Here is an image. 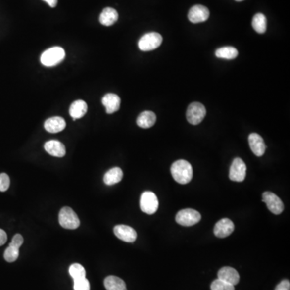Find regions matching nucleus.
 <instances>
[{
  "mask_svg": "<svg viewBox=\"0 0 290 290\" xmlns=\"http://www.w3.org/2000/svg\"><path fill=\"white\" fill-rule=\"evenodd\" d=\"M247 166L241 158H236L230 169L229 178L233 182H242L246 178Z\"/></svg>",
  "mask_w": 290,
  "mask_h": 290,
  "instance_id": "obj_8",
  "label": "nucleus"
},
{
  "mask_svg": "<svg viewBox=\"0 0 290 290\" xmlns=\"http://www.w3.org/2000/svg\"><path fill=\"white\" fill-rule=\"evenodd\" d=\"M20 248L15 247L13 245H9V247L6 249L4 252V259L7 262H14L17 260L20 255Z\"/></svg>",
  "mask_w": 290,
  "mask_h": 290,
  "instance_id": "obj_26",
  "label": "nucleus"
},
{
  "mask_svg": "<svg viewBox=\"0 0 290 290\" xmlns=\"http://www.w3.org/2000/svg\"><path fill=\"white\" fill-rule=\"evenodd\" d=\"M65 52L61 47H52L46 50L41 56V62L47 67H52L58 65L65 59Z\"/></svg>",
  "mask_w": 290,
  "mask_h": 290,
  "instance_id": "obj_2",
  "label": "nucleus"
},
{
  "mask_svg": "<svg viewBox=\"0 0 290 290\" xmlns=\"http://www.w3.org/2000/svg\"><path fill=\"white\" fill-rule=\"evenodd\" d=\"M170 171L173 179L179 184H187L193 178V169L187 160H177L172 165Z\"/></svg>",
  "mask_w": 290,
  "mask_h": 290,
  "instance_id": "obj_1",
  "label": "nucleus"
},
{
  "mask_svg": "<svg viewBox=\"0 0 290 290\" xmlns=\"http://www.w3.org/2000/svg\"><path fill=\"white\" fill-rule=\"evenodd\" d=\"M87 112V104L83 100H77L69 107V115L74 120L83 118Z\"/></svg>",
  "mask_w": 290,
  "mask_h": 290,
  "instance_id": "obj_20",
  "label": "nucleus"
},
{
  "mask_svg": "<svg viewBox=\"0 0 290 290\" xmlns=\"http://www.w3.org/2000/svg\"><path fill=\"white\" fill-rule=\"evenodd\" d=\"M104 286L106 290H127L125 282L115 276H109L104 280Z\"/></svg>",
  "mask_w": 290,
  "mask_h": 290,
  "instance_id": "obj_22",
  "label": "nucleus"
},
{
  "mask_svg": "<svg viewBox=\"0 0 290 290\" xmlns=\"http://www.w3.org/2000/svg\"><path fill=\"white\" fill-rule=\"evenodd\" d=\"M210 289L211 290H225V282L219 278L214 280L210 286Z\"/></svg>",
  "mask_w": 290,
  "mask_h": 290,
  "instance_id": "obj_29",
  "label": "nucleus"
},
{
  "mask_svg": "<svg viewBox=\"0 0 290 290\" xmlns=\"http://www.w3.org/2000/svg\"><path fill=\"white\" fill-rule=\"evenodd\" d=\"M200 213L193 209H184L180 210L176 215V222L184 227H191L197 224L201 220Z\"/></svg>",
  "mask_w": 290,
  "mask_h": 290,
  "instance_id": "obj_6",
  "label": "nucleus"
},
{
  "mask_svg": "<svg viewBox=\"0 0 290 290\" xmlns=\"http://www.w3.org/2000/svg\"><path fill=\"white\" fill-rule=\"evenodd\" d=\"M45 149L49 155L56 157H63L66 153L65 145L58 141H47L45 144Z\"/></svg>",
  "mask_w": 290,
  "mask_h": 290,
  "instance_id": "obj_16",
  "label": "nucleus"
},
{
  "mask_svg": "<svg viewBox=\"0 0 290 290\" xmlns=\"http://www.w3.org/2000/svg\"><path fill=\"white\" fill-rule=\"evenodd\" d=\"M275 290H290V282L288 280H283L277 285Z\"/></svg>",
  "mask_w": 290,
  "mask_h": 290,
  "instance_id": "obj_31",
  "label": "nucleus"
},
{
  "mask_svg": "<svg viewBox=\"0 0 290 290\" xmlns=\"http://www.w3.org/2000/svg\"><path fill=\"white\" fill-rule=\"evenodd\" d=\"M249 145L251 151L256 156H262L266 150L264 140L257 133H251L248 137Z\"/></svg>",
  "mask_w": 290,
  "mask_h": 290,
  "instance_id": "obj_13",
  "label": "nucleus"
},
{
  "mask_svg": "<svg viewBox=\"0 0 290 290\" xmlns=\"http://www.w3.org/2000/svg\"><path fill=\"white\" fill-rule=\"evenodd\" d=\"M236 2H242L243 0H236Z\"/></svg>",
  "mask_w": 290,
  "mask_h": 290,
  "instance_id": "obj_35",
  "label": "nucleus"
},
{
  "mask_svg": "<svg viewBox=\"0 0 290 290\" xmlns=\"http://www.w3.org/2000/svg\"><path fill=\"white\" fill-rule=\"evenodd\" d=\"M119 19V14L117 11L111 7H106L103 9L102 13L99 16V21L104 26H111L117 21Z\"/></svg>",
  "mask_w": 290,
  "mask_h": 290,
  "instance_id": "obj_19",
  "label": "nucleus"
},
{
  "mask_svg": "<svg viewBox=\"0 0 290 290\" xmlns=\"http://www.w3.org/2000/svg\"><path fill=\"white\" fill-rule=\"evenodd\" d=\"M252 27L256 33L263 34L266 32L267 20L265 15L262 13H257L254 15L252 19Z\"/></svg>",
  "mask_w": 290,
  "mask_h": 290,
  "instance_id": "obj_24",
  "label": "nucleus"
},
{
  "mask_svg": "<svg viewBox=\"0 0 290 290\" xmlns=\"http://www.w3.org/2000/svg\"><path fill=\"white\" fill-rule=\"evenodd\" d=\"M66 123L65 119L59 116L49 118L45 123V128L50 133H57L65 129Z\"/></svg>",
  "mask_w": 290,
  "mask_h": 290,
  "instance_id": "obj_17",
  "label": "nucleus"
},
{
  "mask_svg": "<svg viewBox=\"0 0 290 290\" xmlns=\"http://www.w3.org/2000/svg\"><path fill=\"white\" fill-rule=\"evenodd\" d=\"M235 225L229 219H222L215 224L214 233L219 238H225L234 232Z\"/></svg>",
  "mask_w": 290,
  "mask_h": 290,
  "instance_id": "obj_11",
  "label": "nucleus"
},
{
  "mask_svg": "<svg viewBox=\"0 0 290 290\" xmlns=\"http://www.w3.org/2000/svg\"><path fill=\"white\" fill-rule=\"evenodd\" d=\"M262 201L266 204L267 207L274 214H282L284 210V204L282 200L275 193L264 192L262 195Z\"/></svg>",
  "mask_w": 290,
  "mask_h": 290,
  "instance_id": "obj_9",
  "label": "nucleus"
},
{
  "mask_svg": "<svg viewBox=\"0 0 290 290\" xmlns=\"http://www.w3.org/2000/svg\"><path fill=\"white\" fill-rule=\"evenodd\" d=\"M225 290H235V286L225 282Z\"/></svg>",
  "mask_w": 290,
  "mask_h": 290,
  "instance_id": "obj_34",
  "label": "nucleus"
},
{
  "mask_svg": "<svg viewBox=\"0 0 290 290\" xmlns=\"http://www.w3.org/2000/svg\"><path fill=\"white\" fill-rule=\"evenodd\" d=\"M123 176H124V173H123L122 169L119 167H115L105 173L103 178L104 183L107 186L117 184L119 182H121Z\"/></svg>",
  "mask_w": 290,
  "mask_h": 290,
  "instance_id": "obj_21",
  "label": "nucleus"
},
{
  "mask_svg": "<svg viewBox=\"0 0 290 290\" xmlns=\"http://www.w3.org/2000/svg\"><path fill=\"white\" fill-rule=\"evenodd\" d=\"M90 282L87 278L74 281V290H90Z\"/></svg>",
  "mask_w": 290,
  "mask_h": 290,
  "instance_id": "obj_27",
  "label": "nucleus"
},
{
  "mask_svg": "<svg viewBox=\"0 0 290 290\" xmlns=\"http://www.w3.org/2000/svg\"><path fill=\"white\" fill-rule=\"evenodd\" d=\"M140 206L144 213L147 214H155L158 210V198L153 192L145 191L141 194Z\"/></svg>",
  "mask_w": 290,
  "mask_h": 290,
  "instance_id": "obj_5",
  "label": "nucleus"
},
{
  "mask_svg": "<svg viewBox=\"0 0 290 290\" xmlns=\"http://www.w3.org/2000/svg\"><path fill=\"white\" fill-rule=\"evenodd\" d=\"M215 56L219 58L228 59L232 60L238 56V50L232 46H226L218 48L215 51Z\"/></svg>",
  "mask_w": 290,
  "mask_h": 290,
  "instance_id": "obj_23",
  "label": "nucleus"
},
{
  "mask_svg": "<svg viewBox=\"0 0 290 290\" xmlns=\"http://www.w3.org/2000/svg\"><path fill=\"white\" fill-rule=\"evenodd\" d=\"M59 223L65 229L74 230L80 226V220L73 209L65 206L59 213Z\"/></svg>",
  "mask_w": 290,
  "mask_h": 290,
  "instance_id": "obj_3",
  "label": "nucleus"
},
{
  "mask_svg": "<svg viewBox=\"0 0 290 290\" xmlns=\"http://www.w3.org/2000/svg\"><path fill=\"white\" fill-rule=\"evenodd\" d=\"M161 35L157 33H149L144 35L138 42V47L143 52L152 51L160 47L162 43Z\"/></svg>",
  "mask_w": 290,
  "mask_h": 290,
  "instance_id": "obj_4",
  "label": "nucleus"
},
{
  "mask_svg": "<svg viewBox=\"0 0 290 290\" xmlns=\"http://www.w3.org/2000/svg\"><path fill=\"white\" fill-rule=\"evenodd\" d=\"M218 278L223 282L236 286L240 282L238 272L232 267H223L218 273Z\"/></svg>",
  "mask_w": 290,
  "mask_h": 290,
  "instance_id": "obj_14",
  "label": "nucleus"
},
{
  "mask_svg": "<svg viewBox=\"0 0 290 290\" xmlns=\"http://www.w3.org/2000/svg\"><path fill=\"white\" fill-rule=\"evenodd\" d=\"M23 242H24V238H23V236L20 234H16L14 236L13 238H12V241H11L10 244L13 245L15 247L20 248V247H21V245L23 244Z\"/></svg>",
  "mask_w": 290,
  "mask_h": 290,
  "instance_id": "obj_30",
  "label": "nucleus"
},
{
  "mask_svg": "<svg viewBox=\"0 0 290 290\" xmlns=\"http://www.w3.org/2000/svg\"><path fill=\"white\" fill-rule=\"evenodd\" d=\"M7 233L3 230L0 229V246L4 244L7 242Z\"/></svg>",
  "mask_w": 290,
  "mask_h": 290,
  "instance_id": "obj_32",
  "label": "nucleus"
},
{
  "mask_svg": "<svg viewBox=\"0 0 290 290\" xmlns=\"http://www.w3.org/2000/svg\"><path fill=\"white\" fill-rule=\"evenodd\" d=\"M10 187V178L7 173L0 174V191L5 192Z\"/></svg>",
  "mask_w": 290,
  "mask_h": 290,
  "instance_id": "obj_28",
  "label": "nucleus"
},
{
  "mask_svg": "<svg viewBox=\"0 0 290 290\" xmlns=\"http://www.w3.org/2000/svg\"><path fill=\"white\" fill-rule=\"evenodd\" d=\"M210 17V11L202 5H195L189 11L188 19L193 24L206 21Z\"/></svg>",
  "mask_w": 290,
  "mask_h": 290,
  "instance_id": "obj_10",
  "label": "nucleus"
},
{
  "mask_svg": "<svg viewBox=\"0 0 290 290\" xmlns=\"http://www.w3.org/2000/svg\"><path fill=\"white\" fill-rule=\"evenodd\" d=\"M43 1L47 2L49 5V7H56V5H57V2H58V0H43Z\"/></svg>",
  "mask_w": 290,
  "mask_h": 290,
  "instance_id": "obj_33",
  "label": "nucleus"
},
{
  "mask_svg": "<svg viewBox=\"0 0 290 290\" xmlns=\"http://www.w3.org/2000/svg\"><path fill=\"white\" fill-rule=\"evenodd\" d=\"M206 110L203 104L195 102L190 104L187 109V118L192 125L199 124L206 116Z\"/></svg>",
  "mask_w": 290,
  "mask_h": 290,
  "instance_id": "obj_7",
  "label": "nucleus"
},
{
  "mask_svg": "<svg viewBox=\"0 0 290 290\" xmlns=\"http://www.w3.org/2000/svg\"><path fill=\"white\" fill-rule=\"evenodd\" d=\"M114 233L118 239L124 242H133L137 238V232L129 226H115L114 228Z\"/></svg>",
  "mask_w": 290,
  "mask_h": 290,
  "instance_id": "obj_12",
  "label": "nucleus"
},
{
  "mask_svg": "<svg viewBox=\"0 0 290 290\" xmlns=\"http://www.w3.org/2000/svg\"><path fill=\"white\" fill-rule=\"evenodd\" d=\"M156 121V115L155 113L150 111H145L141 113L137 118V125L141 128H152Z\"/></svg>",
  "mask_w": 290,
  "mask_h": 290,
  "instance_id": "obj_18",
  "label": "nucleus"
},
{
  "mask_svg": "<svg viewBox=\"0 0 290 290\" xmlns=\"http://www.w3.org/2000/svg\"><path fill=\"white\" fill-rule=\"evenodd\" d=\"M102 102L107 114L116 112L120 107V97L115 94H106L102 97Z\"/></svg>",
  "mask_w": 290,
  "mask_h": 290,
  "instance_id": "obj_15",
  "label": "nucleus"
},
{
  "mask_svg": "<svg viewBox=\"0 0 290 290\" xmlns=\"http://www.w3.org/2000/svg\"><path fill=\"white\" fill-rule=\"evenodd\" d=\"M69 273L74 281L86 278V270L80 264H73L69 267Z\"/></svg>",
  "mask_w": 290,
  "mask_h": 290,
  "instance_id": "obj_25",
  "label": "nucleus"
}]
</instances>
